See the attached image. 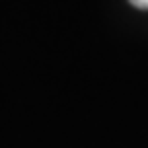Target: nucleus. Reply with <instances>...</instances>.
<instances>
[{"instance_id": "f257e3e1", "label": "nucleus", "mask_w": 148, "mask_h": 148, "mask_svg": "<svg viewBox=\"0 0 148 148\" xmlns=\"http://www.w3.org/2000/svg\"><path fill=\"white\" fill-rule=\"evenodd\" d=\"M130 4L140 10H148V0H130Z\"/></svg>"}]
</instances>
